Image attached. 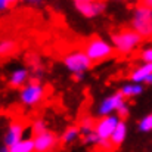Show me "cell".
<instances>
[{
	"label": "cell",
	"mask_w": 152,
	"mask_h": 152,
	"mask_svg": "<svg viewBox=\"0 0 152 152\" xmlns=\"http://www.w3.org/2000/svg\"><path fill=\"white\" fill-rule=\"evenodd\" d=\"M30 80H31L30 69H28L27 66H18V68H15V69L9 74L7 83H9V86L13 87V89H21V87L25 86Z\"/></svg>",
	"instance_id": "7c38bea8"
},
{
	"label": "cell",
	"mask_w": 152,
	"mask_h": 152,
	"mask_svg": "<svg viewBox=\"0 0 152 152\" xmlns=\"http://www.w3.org/2000/svg\"><path fill=\"white\" fill-rule=\"evenodd\" d=\"M140 4H143V6H146V7H152V0H142Z\"/></svg>",
	"instance_id": "d4e9b609"
},
{
	"label": "cell",
	"mask_w": 152,
	"mask_h": 152,
	"mask_svg": "<svg viewBox=\"0 0 152 152\" xmlns=\"http://www.w3.org/2000/svg\"><path fill=\"white\" fill-rule=\"evenodd\" d=\"M96 148H99V151H103V152H111L112 149H114V146H112V143H111V140H109V139L99 140V142H98V145H96Z\"/></svg>",
	"instance_id": "603a6c76"
},
{
	"label": "cell",
	"mask_w": 152,
	"mask_h": 152,
	"mask_svg": "<svg viewBox=\"0 0 152 152\" xmlns=\"http://www.w3.org/2000/svg\"><path fill=\"white\" fill-rule=\"evenodd\" d=\"M115 1H121V0H115Z\"/></svg>",
	"instance_id": "f546056e"
},
{
	"label": "cell",
	"mask_w": 152,
	"mask_h": 152,
	"mask_svg": "<svg viewBox=\"0 0 152 152\" xmlns=\"http://www.w3.org/2000/svg\"><path fill=\"white\" fill-rule=\"evenodd\" d=\"M80 130H78V126H69L64 130V133L61 134L59 137V142H62L64 145H71L74 143L75 140L80 139Z\"/></svg>",
	"instance_id": "2e32d148"
},
{
	"label": "cell",
	"mask_w": 152,
	"mask_h": 152,
	"mask_svg": "<svg viewBox=\"0 0 152 152\" xmlns=\"http://www.w3.org/2000/svg\"><path fill=\"white\" fill-rule=\"evenodd\" d=\"M140 61L142 64H152V48L148 45L140 52Z\"/></svg>",
	"instance_id": "7402d4cb"
},
{
	"label": "cell",
	"mask_w": 152,
	"mask_h": 152,
	"mask_svg": "<svg viewBox=\"0 0 152 152\" xmlns=\"http://www.w3.org/2000/svg\"><path fill=\"white\" fill-rule=\"evenodd\" d=\"M7 149H9V152H34L33 139L31 137H22L21 140H18L16 143H13Z\"/></svg>",
	"instance_id": "e0dca14e"
},
{
	"label": "cell",
	"mask_w": 152,
	"mask_h": 152,
	"mask_svg": "<svg viewBox=\"0 0 152 152\" xmlns=\"http://www.w3.org/2000/svg\"><path fill=\"white\" fill-rule=\"evenodd\" d=\"M99 142V137L92 132V133H87V134H83V143L87 145V146H96Z\"/></svg>",
	"instance_id": "44dd1931"
},
{
	"label": "cell",
	"mask_w": 152,
	"mask_h": 152,
	"mask_svg": "<svg viewBox=\"0 0 152 152\" xmlns=\"http://www.w3.org/2000/svg\"><path fill=\"white\" fill-rule=\"evenodd\" d=\"M121 118H118L115 114L111 115H105V117H99L98 120H95V127H93V133L99 137V140H105L109 139L115 126L118 124Z\"/></svg>",
	"instance_id": "ba28073f"
},
{
	"label": "cell",
	"mask_w": 152,
	"mask_h": 152,
	"mask_svg": "<svg viewBox=\"0 0 152 152\" xmlns=\"http://www.w3.org/2000/svg\"><path fill=\"white\" fill-rule=\"evenodd\" d=\"M142 42L143 39L137 33H134L132 28H124L114 33L111 36L109 43L112 45L114 52H118L121 55H130L142 45Z\"/></svg>",
	"instance_id": "6da1fadb"
},
{
	"label": "cell",
	"mask_w": 152,
	"mask_h": 152,
	"mask_svg": "<svg viewBox=\"0 0 152 152\" xmlns=\"http://www.w3.org/2000/svg\"><path fill=\"white\" fill-rule=\"evenodd\" d=\"M84 53L86 56L89 58V61L92 64L95 62H103L109 58H112L114 55V49H112V45L102 39V37H92L86 42L84 45Z\"/></svg>",
	"instance_id": "5b68a950"
},
{
	"label": "cell",
	"mask_w": 152,
	"mask_h": 152,
	"mask_svg": "<svg viewBox=\"0 0 152 152\" xmlns=\"http://www.w3.org/2000/svg\"><path fill=\"white\" fill-rule=\"evenodd\" d=\"M93 127H95V120L92 117H86L81 120L80 126H78V130H80V134H87V133H92L93 132Z\"/></svg>",
	"instance_id": "d6986e66"
},
{
	"label": "cell",
	"mask_w": 152,
	"mask_h": 152,
	"mask_svg": "<svg viewBox=\"0 0 152 152\" xmlns=\"http://www.w3.org/2000/svg\"><path fill=\"white\" fill-rule=\"evenodd\" d=\"M62 64L72 74V77L75 78V81H81L84 78L86 72L93 65L83 50H72V52H69V53H66L64 56V59H62Z\"/></svg>",
	"instance_id": "3957f363"
},
{
	"label": "cell",
	"mask_w": 152,
	"mask_h": 152,
	"mask_svg": "<svg viewBox=\"0 0 152 152\" xmlns=\"http://www.w3.org/2000/svg\"><path fill=\"white\" fill-rule=\"evenodd\" d=\"M9 7H10V4L7 0H0V12H6Z\"/></svg>",
	"instance_id": "cb8c5ba5"
},
{
	"label": "cell",
	"mask_w": 152,
	"mask_h": 152,
	"mask_svg": "<svg viewBox=\"0 0 152 152\" xmlns=\"http://www.w3.org/2000/svg\"><path fill=\"white\" fill-rule=\"evenodd\" d=\"M46 130H49L46 120H43V118H36V120L33 121V124H31V132H33V134H39V133H43V132H46Z\"/></svg>",
	"instance_id": "ffe728a7"
},
{
	"label": "cell",
	"mask_w": 152,
	"mask_h": 152,
	"mask_svg": "<svg viewBox=\"0 0 152 152\" xmlns=\"http://www.w3.org/2000/svg\"><path fill=\"white\" fill-rule=\"evenodd\" d=\"M31 139H33V145H34V152H53L59 145L58 134L50 130L34 134Z\"/></svg>",
	"instance_id": "52a82bcc"
},
{
	"label": "cell",
	"mask_w": 152,
	"mask_h": 152,
	"mask_svg": "<svg viewBox=\"0 0 152 152\" xmlns=\"http://www.w3.org/2000/svg\"><path fill=\"white\" fill-rule=\"evenodd\" d=\"M143 92H145V86H142V84H136V83H132V81L124 83V84L121 86V90H120L121 96H123L126 101H127V99L137 98V96L143 95Z\"/></svg>",
	"instance_id": "5bb4252c"
},
{
	"label": "cell",
	"mask_w": 152,
	"mask_h": 152,
	"mask_svg": "<svg viewBox=\"0 0 152 152\" xmlns=\"http://www.w3.org/2000/svg\"><path fill=\"white\" fill-rule=\"evenodd\" d=\"M84 1H102V0H74V3H84Z\"/></svg>",
	"instance_id": "4316f807"
},
{
	"label": "cell",
	"mask_w": 152,
	"mask_h": 152,
	"mask_svg": "<svg viewBox=\"0 0 152 152\" xmlns=\"http://www.w3.org/2000/svg\"><path fill=\"white\" fill-rule=\"evenodd\" d=\"M127 133H129L127 123H126L124 120H120V121H118V124L115 126V129H114V132H112L111 137H109V140H111L112 146H114V148L121 146V145L126 142V139H127Z\"/></svg>",
	"instance_id": "4fadbf2b"
},
{
	"label": "cell",
	"mask_w": 152,
	"mask_h": 152,
	"mask_svg": "<svg viewBox=\"0 0 152 152\" xmlns=\"http://www.w3.org/2000/svg\"><path fill=\"white\" fill-rule=\"evenodd\" d=\"M75 9L80 15L84 18H96L102 15L106 9V3L102 1H84V3H75Z\"/></svg>",
	"instance_id": "8fae6325"
},
{
	"label": "cell",
	"mask_w": 152,
	"mask_h": 152,
	"mask_svg": "<svg viewBox=\"0 0 152 152\" xmlns=\"http://www.w3.org/2000/svg\"><path fill=\"white\" fill-rule=\"evenodd\" d=\"M132 30L137 33L143 40L152 36V7L137 4L132 15Z\"/></svg>",
	"instance_id": "277c9868"
},
{
	"label": "cell",
	"mask_w": 152,
	"mask_h": 152,
	"mask_svg": "<svg viewBox=\"0 0 152 152\" xmlns=\"http://www.w3.org/2000/svg\"><path fill=\"white\" fill-rule=\"evenodd\" d=\"M18 48H19V45L15 39H10V37L1 39L0 40V58H7V56L13 55L18 50Z\"/></svg>",
	"instance_id": "9a60e30c"
},
{
	"label": "cell",
	"mask_w": 152,
	"mask_h": 152,
	"mask_svg": "<svg viewBox=\"0 0 152 152\" xmlns=\"http://www.w3.org/2000/svg\"><path fill=\"white\" fill-rule=\"evenodd\" d=\"M7 1H9V4L12 6V4H15V3H18L19 0H7Z\"/></svg>",
	"instance_id": "f1b7e54d"
},
{
	"label": "cell",
	"mask_w": 152,
	"mask_h": 152,
	"mask_svg": "<svg viewBox=\"0 0 152 152\" xmlns=\"http://www.w3.org/2000/svg\"><path fill=\"white\" fill-rule=\"evenodd\" d=\"M129 80L136 84H151L152 83V64H140L130 71Z\"/></svg>",
	"instance_id": "30bf717a"
},
{
	"label": "cell",
	"mask_w": 152,
	"mask_h": 152,
	"mask_svg": "<svg viewBox=\"0 0 152 152\" xmlns=\"http://www.w3.org/2000/svg\"><path fill=\"white\" fill-rule=\"evenodd\" d=\"M19 102L24 106L33 108L37 106L39 103H42L45 96H46V87L42 81L37 80H30L25 86H22L19 89Z\"/></svg>",
	"instance_id": "8992f818"
},
{
	"label": "cell",
	"mask_w": 152,
	"mask_h": 152,
	"mask_svg": "<svg viewBox=\"0 0 152 152\" xmlns=\"http://www.w3.org/2000/svg\"><path fill=\"white\" fill-rule=\"evenodd\" d=\"M24 133H25V124L19 120H15L12 121L6 132H4V136H3V145L4 146H12L13 143H16L18 140H21L24 137Z\"/></svg>",
	"instance_id": "9c48e42d"
},
{
	"label": "cell",
	"mask_w": 152,
	"mask_h": 152,
	"mask_svg": "<svg viewBox=\"0 0 152 152\" xmlns=\"http://www.w3.org/2000/svg\"><path fill=\"white\" fill-rule=\"evenodd\" d=\"M24 1H27V3H30V4H40V3L45 1V0H24Z\"/></svg>",
	"instance_id": "484cf974"
},
{
	"label": "cell",
	"mask_w": 152,
	"mask_h": 152,
	"mask_svg": "<svg viewBox=\"0 0 152 152\" xmlns=\"http://www.w3.org/2000/svg\"><path fill=\"white\" fill-rule=\"evenodd\" d=\"M137 130L140 132V133H151L152 132V115L151 114H146V115H143L140 120H139V123H137Z\"/></svg>",
	"instance_id": "ac0fdd59"
},
{
	"label": "cell",
	"mask_w": 152,
	"mask_h": 152,
	"mask_svg": "<svg viewBox=\"0 0 152 152\" xmlns=\"http://www.w3.org/2000/svg\"><path fill=\"white\" fill-rule=\"evenodd\" d=\"M130 112V106H129V102L126 101L120 92H115V93H111L108 96H105L99 103H98V108H96V114L99 117H105V115H111V114H115L118 118H124L127 117Z\"/></svg>",
	"instance_id": "7a4b0ae2"
},
{
	"label": "cell",
	"mask_w": 152,
	"mask_h": 152,
	"mask_svg": "<svg viewBox=\"0 0 152 152\" xmlns=\"http://www.w3.org/2000/svg\"><path fill=\"white\" fill-rule=\"evenodd\" d=\"M0 152H9V149H7V146L1 145V146H0Z\"/></svg>",
	"instance_id": "83f0119b"
}]
</instances>
